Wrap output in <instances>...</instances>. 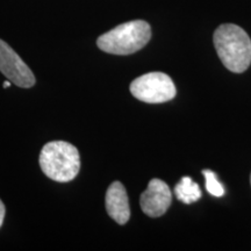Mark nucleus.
<instances>
[{
    "mask_svg": "<svg viewBox=\"0 0 251 251\" xmlns=\"http://www.w3.org/2000/svg\"><path fill=\"white\" fill-rule=\"evenodd\" d=\"M5 205L2 203L1 200H0V227L2 226V222H4V218H5Z\"/></svg>",
    "mask_w": 251,
    "mask_h": 251,
    "instance_id": "9d476101",
    "label": "nucleus"
},
{
    "mask_svg": "<svg viewBox=\"0 0 251 251\" xmlns=\"http://www.w3.org/2000/svg\"><path fill=\"white\" fill-rule=\"evenodd\" d=\"M203 176L206 179V188L209 194L214 196L216 198L224 197L225 196V188L222 186L221 183L216 178V175L211 170H203Z\"/></svg>",
    "mask_w": 251,
    "mask_h": 251,
    "instance_id": "1a4fd4ad",
    "label": "nucleus"
},
{
    "mask_svg": "<svg viewBox=\"0 0 251 251\" xmlns=\"http://www.w3.org/2000/svg\"><path fill=\"white\" fill-rule=\"evenodd\" d=\"M214 46L222 64L229 71L242 74L251 64V40L246 30L234 24H225L215 30Z\"/></svg>",
    "mask_w": 251,
    "mask_h": 251,
    "instance_id": "f257e3e1",
    "label": "nucleus"
},
{
    "mask_svg": "<svg viewBox=\"0 0 251 251\" xmlns=\"http://www.w3.org/2000/svg\"><path fill=\"white\" fill-rule=\"evenodd\" d=\"M39 161L43 174L58 183L75 179L80 169L78 149L64 141L47 143L41 150Z\"/></svg>",
    "mask_w": 251,
    "mask_h": 251,
    "instance_id": "f03ea898",
    "label": "nucleus"
},
{
    "mask_svg": "<svg viewBox=\"0 0 251 251\" xmlns=\"http://www.w3.org/2000/svg\"><path fill=\"white\" fill-rule=\"evenodd\" d=\"M0 72L19 87L29 89L35 85V77L30 69L2 40H0Z\"/></svg>",
    "mask_w": 251,
    "mask_h": 251,
    "instance_id": "39448f33",
    "label": "nucleus"
},
{
    "mask_svg": "<svg viewBox=\"0 0 251 251\" xmlns=\"http://www.w3.org/2000/svg\"><path fill=\"white\" fill-rule=\"evenodd\" d=\"M250 181H251V177H250Z\"/></svg>",
    "mask_w": 251,
    "mask_h": 251,
    "instance_id": "f8f14e48",
    "label": "nucleus"
},
{
    "mask_svg": "<svg viewBox=\"0 0 251 251\" xmlns=\"http://www.w3.org/2000/svg\"><path fill=\"white\" fill-rule=\"evenodd\" d=\"M9 85H11V81L6 80L5 83H4V87H5V89H7V87H9Z\"/></svg>",
    "mask_w": 251,
    "mask_h": 251,
    "instance_id": "9b49d317",
    "label": "nucleus"
},
{
    "mask_svg": "<svg viewBox=\"0 0 251 251\" xmlns=\"http://www.w3.org/2000/svg\"><path fill=\"white\" fill-rule=\"evenodd\" d=\"M151 39L150 25L143 20H134L119 25L102 34L97 41L99 49L113 55H130L139 51Z\"/></svg>",
    "mask_w": 251,
    "mask_h": 251,
    "instance_id": "7ed1b4c3",
    "label": "nucleus"
},
{
    "mask_svg": "<svg viewBox=\"0 0 251 251\" xmlns=\"http://www.w3.org/2000/svg\"><path fill=\"white\" fill-rule=\"evenodd\" d=\"M106 209L108 215L119 225L127 224L129 220V200L126 188L120 181H114L109 185L106 193Z\"/></svg>",
    "mask_w": 251,
    "mask_h": 251,
    "instance_id": "0eeeda50",
    "label": "nucleus"
},
{
    "mask_svg": "<svg viewBox=\"0 0 251 251\" xmlns=\"http://www.w3.org/2000/svg\"><path fill=\"white\" fill-rule=\"evenodd\" d=\"M175 194L178 200L188 205L198 201L201 198V190L199 185L194 183L190 177H183L179 183L176 185Z\"/></svg>",
    "mask_w": 251,
    "mask_h": 251,
    "instance_id": "6e6552de",
    "label": "nucleus"
},
{
    "mask_svg": "<svg viewBox=\"0 0 251 251\" xmlns=\"http://www.w3.org/2000/svg\"><path fill=\"white\" fill-rule=\"evenodd\" d=\"M172 201V193L168 184L161 179H151L141 196L140 203L144 214L158 218L168 211Z\"/></svg>",
    "mask_w": 251,
    "mask_h": 251,
    "instance_id": "423d86ee",
    "label": "nucleus"
},
{
    "mask_svg": "<svg viewBox=\"0 0 251 251\" xmlns=\"http://www.w3.org/2000/svg\"><path fill=\"white\" fill-rule=\"evenodd\" d=\"M130 92L136 99L148 103H162L175 98L177 90L174 81L163 72H150L130 84Z\"/></svg>",
    "mask_w": 251,
    "mask_h": 251,
    "instance_id": "20e7f679",
    "label": "nucleus"
}]
</instances>
